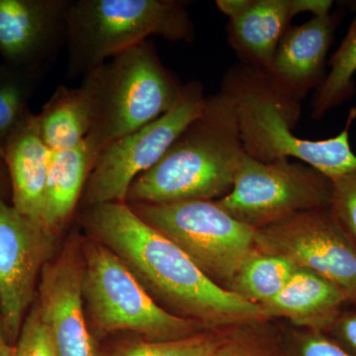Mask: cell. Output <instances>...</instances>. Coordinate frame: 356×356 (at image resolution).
Wrapping results in <instances>:
<instances>
[{
	"label": "cell",
	"instance_id": "cell-20",
	"mask_svg": "<svg viewBox=\"0 0 356 356\" xmlns=\"http://www.w3.org/2000/svg\"><path fill=\"white\" fill-rule=\"evenodd\" d=\"M296 268L285 257L254 248L243 262L229 290L261 306L280 294Z\"/></svg>",
	"mask_w": 356,
	"mask_h": 356
},
{
	"label": "cell",
	"instance_id": "cell-23",
	"mask_svg": "<svg viewBox=\"0 0 356 356\" xmlns=\"http://www.w3.org/2000/svg\"><path fill=\"white\" fill-rule=\"evenodd\" d=\"M233 330V329H232ZM228 331H206L172 341H140L126 344L111 356H210L222 343Z\"/></svg>",
	"mask_w": 356,
	"mask_h": 356
},
{
	"label": "cell",
	"instance_id": "cell-18",
	"mask_svg": "<svg viewBox=\"0 0 356 356\" xmlns=\"http://www.w3.org/2000/svg\"><path fill=\"white\" fill-rule=\"evenodd\" d=\"M95 161L86 142L72 149L51 152L42 224L55 238L67 226L81 204Z\"/></svg>",
	"mask_w": 356,
	"mask_h": 356
},
{
	"label": "cell",
	"instance_id": "cell-25",
	"mask_svg": "<svg viewBox=\"0 0 356 356\" xmlns=\"http://www.w3.org/2000/svg\"><path fill=\"white\" fill-rule=\"evenodd\" d=\"M13 356H58L53 337L36 305L26 316Z\"/></svg>",
	"mask_w": 356,
	"mask_h": 356
},
{
	"label": "cell",
	"instance_id": "cell-14",
	"mask_svg": "<svg viewBox=\"0 0 356 356\" xmlns=\"http://www.w3.org/2000/svg\"><path fill=\"white\" fill-rule=\"evenodd\" d=\"M70 0H0V55L16 67H48L65 44Z\"/></svg>",
	"mask_w": 356,
	"mask_h": 356
},
{
	"label": "cell",
	"instance_id": "cell-5",
	"mask_svg": "<svg viewBox=\"0 0 356 356\" xmlns=\"http://www.w3.org/2000/svg\"><path fill=\"white\" fill-rule=\"evenodd\" d=\"M83 79L92 105L86 142L95 159L115 140L166 113L182 88L149 40L110 58Z\"/></svg>",
	"mask_w": 356,
	"mask_h": 356
},
{
	"label": "cell",
	"instance_id": "cell-16",
	"mask_svg": "<svg viewBox=\"0 0 356 356\" xmlns=\"http://www.w3.org/2000/svg\"><path fill=\"white\" fill-rule=\"evenodd\" d=\"M51 154L40 134L38 117L32 111L9 138L2 154L13 207L42 226Z\"/></svg>",
	"mask_w": 356,
	"mask_h": 356
},
{
	"label": "cell",
	"instance_id": "cell-11",
	"mask_svg": "<svg viewBox=\"0 0 356 356\" xmlns=\"http://www.w3.org/2000/svg\"><path fill=\"white\" fill-rule=\"evenodd\" d=\"M55 236L0 197V318L9 341H17Z\"/></svg>",
	"mask_w": 356,
	"mask_h": 356
},
{
	"label": "cell",
	"instance_id": "cell-4",
	"mask_svg": "<svg viewBox=\"0 0 356 356\" xmlns=\"http://www.w3.org/2000/svg\"><path fill=\"white\" fill-rule=\"evenodd\" d=\"M151 36L191 42L194 26L186 4L177 0H70L67 76L83 77Z\"/></svg>",
	"mask_w": 356,
	"mask_h": 356
},
{
	"label": "cell",
	"instance_id": "cell-28",
	"mask_svg": "<svg viewBox=\"0 0 356 356\" xmlns=\"http://www.w3.org/2000/svg\"><path fill=\"white\" fill-rule=\"evenodd\" d=\"M329 332L337 344L351 355L356 356V312L341 313Z\"/></svg>",
	"mask_w": 356,
	"mask_h": 356
},
{
	"label": "cell",
	"instance_id": "cell-1",
	"mask_svg": "<svg viewBox=\"0 0 356 356\" xmlns=\"http://www.w3.org/2000/svg\"><path fill=\"white\" fill-rule=\"evenodd\" d=\"M91 238L121 259L168 313L228 331L269 321L261 306L213 282L181 248L140 219L126 202L84 209Z\"/></svg>",
	"mask_w": 356,
	"mask_h": 356
},
{
	"label": "cell",
	"instance_id": "cell-3",
	"mask_svg": "<svg viewBox=\"0 0 356 356\" xmlns=\"http://www.w3.org/2000/svg\"><path fill=\"white\" fill-rule=\"evenodd\" d=\"M222 89L233 99L248 156L264 163L294 159L331 180L355 170L356 154L351 149L350 134L356 108L350 110L346 127L336 137L302 139L292 131L298 121V104L276 92L262 72L250 67L233 70Z\"/></svg>",
	"mask_w": 356,
	"mask_h": 356
},
{
	"label": "cell",
	"instance_id": "cell-24",
	"mask_svg": "<svg viewBox=\"0 0 356 356\" xmlns=\"http://www.w3.org/2000/svg\"><path fill=\"white\" fill-rule=\"evenodd\" d=\"M264 322L231 330L210 356H288L277 339L262 329Z\"/></svg>",
	"mask_w": 356,
	"mask_h": 356
},
{
	"label": "cell",
	"instance_id": "cell-15",
	"mask_svg": "<svg viewBox=\"0 0 356 356\" xmlns=\"http://www.w3.org/2000/svg\"><path fill=\"white\" fill-rule=\"evenodd\" d=\"M336 21L331 13L318 14L302 25L288 28L273 64L264 74L276 92L297 103L309 89L320 86Z\"/></svg>",
	"mask_w": 356,
	"mask_h": 356
},
{
	"label": "cell",
	"instance_id": "cell-10",
	"mask_svg": "<svg viewBox=\"0 0 356 356\" xmlns=\"http://www.w3.org/2000/svg\"><path fill=\"white\" fill-rule=\"evenodd\" d=\"M255 248L322 276L356 305V247L331 207L304 211L257 229Z\"/></svg>",
	"mask_w": 356,
	"mask_h": 356
},
{
	"label": "cell",
	"instance_id": "cell-12",
	"mask_svg": "<svg viewBox=\"0 0 356 356\" xmlns=\"http://www.w3.org/2000/svg\"><path fill=\"white\" fill-rule=\"evenodd\" d=\"M83 281V248L74 243L47 262L40 276L35 305L51 332L58 356H98L86 317Z\"/></svg>",
	"mask_w": 356,
	"mask_h": 356
},
{
	"label": "cell",
	"instance_id": "cell-6",
	"mask_svg": "<svg viewBox=\"0 0 356 356\" xmlns=\"http://www.w3.org/2000/svg\"><path fill=\"white\" fill-rule=\"evenodd\" d=\"M83 242V301L93 337L132 332L147 341H161L210 331L159 307L108 248L91 236Z\"/></svg>",
	"mask_w": 356,
	"mask_h": 356
},
{
	"label": "cell",
	"instance_id": "cell-19",
	"mask_svg": "<svg viewBox=\"0 0 356 356\" xmlns=\"http://www.w3.org/2000/svg\"><path fill=\"white\" fill-rule=\"evenodd\" d=\"M40 134L51 152L72 149L86 142L92 124L90 90L60 86L37 114Z\"/></svg>",
	"mask_w": 356,
	"mask_h": 356
},
{
	"label": "cell",
	"instance_id": "cell-30",
	"mask_svg": "<svg viewBox=\"0 0 356 356\" xmlns=\"http://www.w3.org/2000/svg\"><path fill=\"white\" fill-rule=\"evenodd\" d=\"M14 348L7 343V339L0 332V356H13Z\"/></svg>",
	"mask_w": 356,
	"mask_h": 356
},
{
	"label": "cell",
	"instance_id": "cell-17",
	"mask_svg": "<svg viewBox=\"0 0 356 356\" xmlns=\"http://www.w3.org/2000/svg\"><path fill=\"white\" fill-rule=\"evenodd\" d=\"M348 303L346 295L336 285L308 269L297 267L280 294L261 307L267 318H285L302 330L325 334Z\"/></svg>",
	"mask_w": 356,
	"mask_h": 356
},
{
	"label": "cell",
	"instance_id": "cell-29",
	"mask_svg": "<svg viewBox=\"0 0 356 356\" xmlns=\"http://www.w3.org/2000/svg\"><path fill=\"white\" fill-rule=\"evenodd\" d=\"M8 195L11 197L10 181H9L8 172H7L3 158L0 156V197L6 200Z\"/></svg>",
	"mask_w": 356,
	"mask_h": 356
},
{
	"label": "cell",
	"instance_id": "cell-22",
	"mask_svg": "<svg viewBox=\"0 0 356 356\" xmlns=\"http://www.w3.org/2000/svg\"><path fill=\"white\" fill-rule=\"evenodd\" d=\"M329 74L318 86L312 103V116L320 119L355 95L356 74V18L346 38L330 60Z\"/></svg>",
	"mask_w": 356,
	"mask_h": 356
},
{
	"label": "cell",
	"instance_id": "cell-27",
	"mask_svg": "<svg viewBox=\"0 0 356 356\" xmlns=\"http://www.w3.org/2000/svg\"><path fill=\"white\" fill-rule=\"evenodd\" d=\"M291 356H353L324 332H294L291 337Z\"/></svg>",
	"mask_w": 356,
	"mask_h": 356
},
{
	"label": "cell",
	"instance_id": "cell-7",
	"mask_svg": "<svg viewBox=\"0 0 356 356\" xmlns=\"http://www.w3.org/2000/svg\"><path fill=\"white\" fill-rule=\"evenodd\" d=\"M129 205L225 289L229 290L243 262L255 248L257 229L232 217L215 200Z\"/></svg>",
	"mask_w": 356,
	"mask_h": 356
},
{
	"label": "cell",
	"instance_id": "cell-2",
	"mask_svg": "<svg viewBox=\"0 0 356 356\" xmlns=\"http://www.w3.org/2000/svg\"><path fill=\"white\" fill-rule=\"evenodd\" d=\"M245 154L233 99L222 89L206 97L197 118L133 182L126 203L221 199L231 191Z\"/></svg>",
	"mask_w": 356,
	"mask_h": 356
},
{
	"label": "cell",
	"instance_id": "cell-9",
	"mask_svg": "<svg viewBox=\"0 0 356 356\" xmlns=\"http://www.w3.org/2000/svg\"><path fill=\"white\" fill-rule=\"evenodd\" d=\"M205 100L202 84L198 81L186 83L166 113L100 152L81 198L84 209L102 204L126 202L133 182L159 163L185 129L201 114Z\"/></svg>",
	"mask_w": 356,
	"mask_h": 356
},
{
	"label": "cell",
	"instance_id": "cell-8",
	"mask_svg": "<svg viewBox=\"0 0 356 356\" xmlns=\"http://www.w3.org/2000/svg\"><path fill=\"white\" fill-rule=\"evenodd\" d=\"M332 180L299 161L264 163L243 156L231 191L216 201L238 221L255 229L304 212L331 207Z\"/></svg>",
	"mask_w": 356,
	"mask_h": 356
},
{
	"label": "cell",
	"instance_id": "cell-13",
	"mask_svg": "<svg viewBox=\"0 0 356 356\" xmlns=\"http://www.w3.org/2000/svg\"><path fill=\"white\" fill-rule=\"evenodd\" d=\"M218 8L229 19L232 46L266 74L290 20L297 14L331 13V0H219Z\"/></svg>",
	"mask_w": 356,
	"mask_h": 356
},
{
	"label": "cell",
	"instance_id": "cell-21",
	"mask_svg": "<svg viewBox=\"0 0 356 356\" xmlns=\"http://www.w3.org/2000/svg\"><path fill=\"white\" fill-rule=\"evenodd\" d=\"M47 67L0 64V156L9 138L31 112L30 100Z\"/></svg>",
	"mask_w": 356,
	"mask_h": 356
},
{
	"label": "cell",
	"instance_id": "cell-26",
	"mask_svg": "<svg viewBox=\"0 0 356 356\" xmlns=\"http://www.w3.org/2000/svg\"><path fill=\"white\" fill-rule=\"evenodd\" d=\"M331 209L356 247V168L332 180Z\"/></svg>",
	"mask_w": 356,
	"mask_h": 356
}]
</instances>
